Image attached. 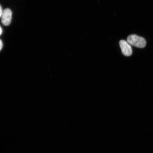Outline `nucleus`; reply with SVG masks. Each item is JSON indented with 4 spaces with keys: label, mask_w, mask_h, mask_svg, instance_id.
Instances as JSON below:
<instances>
[{
    "label": "nucleus",
    "mask_w": 153,
    "mask_h": 153,
    "mask_svg": "<svg viewBox=\"0 0 153 153\" xmlns=\"http://www.w3.org/2000/svg\"><path fill=\"white\" fill-rule=\"evenodd\" d=\"M2 33V30L1 27L0 26V36L1 35Z\"/></svg>",
    "instance_id": "nucleus-6"
},
{
    "label": "nucleus",
    "mask_w": 153,
    "mask_h": 153,
    "mask_svg": "<svg viewBox=\"0 0 153 153\" xmlns=\"http://www.w3.org/2000/svg\"><path fill=\"white\" fill-rule=\"evenodd\" d=\"M127 42L130 45L137 48H142L146 46V42L144 38L135 34H132L128 37Z\"/></svg>",
    "instance_id": "nucleus-1"
},
{
    "label": "nucleus",
    "mask_w": 153,
    "mask_h": 153,
    "mask_svg": "<svg viewBox=\"0 0 153 153\" xmlns=\"http://www.w3.org/2000/svg\"><path fill=\"white\" fill-rule=\"evenodd\" d=\"M12 12L10 9L7 8L4 10L1 17L2 24L5 26L9 25L12 20Z\"/></svg>",
    "instance_id": "nucleus-2"
},
{
    "label": "nucleus",
    "mask_w": 153,
    "mask_h": 153,
    "mask_svg": "<svg viewBox=\"0 0 153 153\" xmlns=\"http://www.w3.org/2000/svg\"><path fill=\"white\" fill-rule=\"evenodd\" d=\"M3 12L2 9V7L1 5H0V18H1L2 14V13Z\"/></svg>",
    "instance_id": "nucleus-5"
},
{
    "label": "nucleus",
    "mask_w": 153,
    "mask_h": 153,
    "mask_svg": "<svg viewBox=\"0 0 153 153\" xmlns=\"http://www.w3.org/2000/svg\"><path fill=\"white\" fill-rule=\"evenodd\" d=\"M3 47V42L1 39H0V51L1 50Z\"/></svg>",
    "instance_id": "nucleus-4"
},
{
    "label": "nucleus",
    "mask_w": 153,
    "mask_h": 153,
    "mask_svg": "<svg viewBox=\"0 0 153 153\" xmlns=\"http://www.w3.org/2000/svg\"><path fill=\"white\" fill-rule=\"evenodd\" d=\"M122 53L126 56H129L132 53V49L131 45L125 40H120L119 42Z\"/></svg>",
    "instance_id": "nucleus-3"
}]
</instances>
